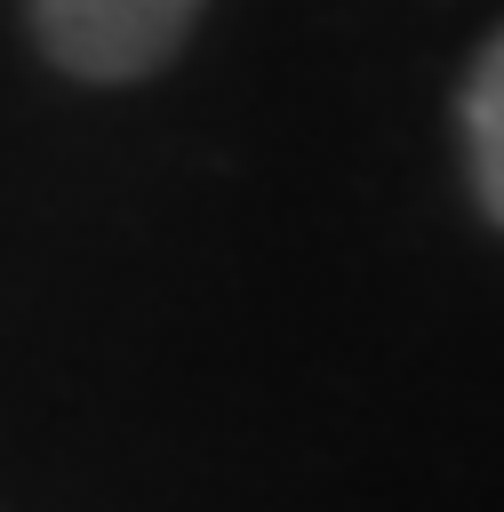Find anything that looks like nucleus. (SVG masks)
Segmentation results:
<instances>
[{"instance_id":"1","label":"nucleus","mask_w":504,"mask_h":512,"mask_svg":"<svg viewBox=\"0 0 504 512\" xmlns=\"http://www.w3.org/2000/svg\"><path fill=\"white\" fill-rule=\"evenodd\" d=\"M208 0H24L32 48L80 88H136L176 64Z\"/></svg>"},{"instance_id":"2","label":"nucleus","mask_w":504,"mask_h":512,"mask_svg":"<svg viewBox=\"0 0 504 512\" xmlns=\"http://www.w3.org/2000/svg\"><path fill=\"white\" fill-rule=\"evenodd\" d=\"M456 136H464V184H472L480 216L504 232V24H496L488 48L464 64V88H456Z\"/></svg>"}]
</instances>
